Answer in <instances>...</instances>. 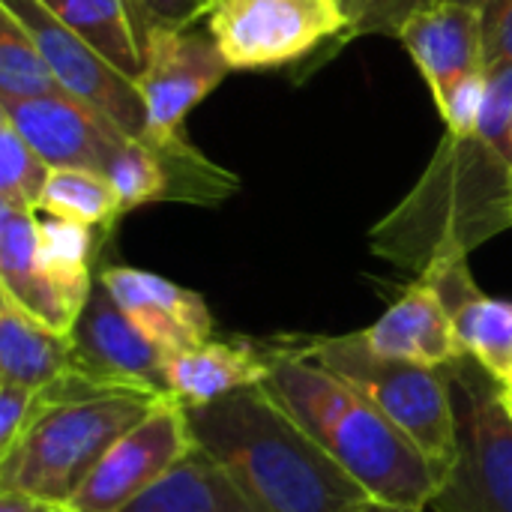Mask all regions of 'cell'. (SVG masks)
Masks as SVG:
<instances>
[{
  "mask_svg": "<svg viewBox=\"0 0 512 512\" xmlns=\"http://www.w3.org/2000/svg\"><path fill=\"white\" fill-rule=\"evenodd\" d=\"M486 72L480 132L444 135L420 183L372 228L375 255L423 273L512 228V66Z\"/></svg>",
  "mask_w": 512,
  "mask_h": 512,
  "instance_id": "obj_1",
  "label": "cell"
},
{
  "mask_svg": "<svg viewBox=\"0 0 512 512\" xmlns=\"http://www.w3.org/2000/svg\"><path fill=\"white\" fill-rule=\"evenodd\" d=\"M42 411L39 393L18 387V384H3L0 381V456H6L24 429L33 423V417Z\"/></svg>",
  "mask_w": 512,
  "mask_h": 512,
  "instance_id": "obj_28",
  "label": "cell"
},
{
  "mask_svg": "<svg viewBox=\"0 0 512 512\" xmlns=\"http://www.w3.org/2000/svg\"><path fill=\"white\" fill-rule=\"evenodd\" d=\"M501 384V396H504V405L510 408V414H512V372L504 378V381H498Z\"/></svg>",
  "mask_w": 512,
  "mask_h": 512,
  "instance_id": "obj_33",
  "label": "cell"
},
{
  "mask_svg": "<svg viewBox=\"0 0 512 512\" xmlns=\"http://www.w3.org/2000/svg\"><path fill=\"white\" fill-rule=\"evenodd\" d=\"M75 369L99 384L144 390L168 396V363L171 357L111 300L96 276V285L72 327Z\"/></svg>",
  "mask_w": 512,
  "mask_h": 512,
  "instance_id": "obj_11",
  "label": "cell"
},
{
  "mask_svg": "<svg viewBox=\"0 0 512 512\" xmlns=\"http://www.w3.org/2000/svg\"><path fill=\"white\" fill-rule=\"evenodd\" d=\"M483 48L486 69L512 66V0H483Z\"/></svg>",
  "mask_w": 512,
  "mask_h": 512,
  "instance_id": "obj_29",
  "label": "cell"
},
{
  "mask_svg": "<svg viewBox=\"0 0 512 512\" xmlns=\"http://www.w3.org/2000/svg\"><path fill=\"white\" fill-rule=\"evenodd\" d=\"M57 512H66V510H57Z\"/></svg>",
  "mask_w": 512,
  "mask_h": 512,
  "instance_id": "obj_38",
  "label": "cell"
},
{
  "mask_svg": "<svg viewBox=\"0 0 512 512\" xmlns=\"http://www.w3.org/2000/svg\"><path fill=\"white\" fill-rule=\"evenodd\" d=\"M99 282L168 357L213 339V315L201 294L135 267H105Z\"/></svg>",
  "mask_w": 512,
  "mask_h": 512,
  "instance_id": "obj_14",
  "label": "cell"
},
{
  "mask_svg": "<svg viewBox=\"0 0 512 512\" xmlns=\"http://www.w3.org/2000/svg\"><path fill=\"white\" fill-rule=\"evenodd\" d=\"M165 399L144 390H108L42 405L18 444L0 456V489L63 510L102 456Z\"/></svg>",
  "mask_w": 512,
  "mask_h": 512,
  "instance_id": "obj_4",
  "label": "cell"
},
{
  "mask_svg": "<svg viewBox=\"0 0 512 512\" xmlns=\"http://www.w3.org/2000/svg\"><path fill=\"white\" fill-rule=\"evenodd\" d=\"M510 147H512V126H510Z\"/></svg>",
  "mask_w": 512,
  "mask_h": 512,
  "instance_id": "obj_36",
  "label": "cell"
},
{
  "mask_svg": "<svg viewBox=\"0 0 512 512\" xmlns=\"http://www.w3.org/2000/svg\"><path fill=\"white\" fill-rule=\"evenodd\" d=\"M33 512H57V507H51V504H39Z\"/></svg>",
  "mask_w": 512,
  "mask_h": 512,
  "instance_id": "obj_34",
  "label": "cell"
},
{
  "mask_svg": "<svg viewBox=\"0 0 512 512\" xmlns=\"http://www.w3.org/2000/svg\"><path fill=\"white\" fill-rule=\"evenodd\" d=\"M222 474V471H219ZM222 498H225V510L228 512H261L258 507H252L231 483H228V477L222 474Z\"/></svg>",
  "mask_w": 512,
  "mask_h": 512,
  "instance_id": "obj_31",
  "label": "cell"
},
{
  "mask_svg": "<svg viewBox=\"0 0 512 512\" xmlns=\"http://www.w3.org/2000/svg\"><path fill=\"white\" fill-rule=\"evenodd\" d=\"M444 372L456 414V462L429 510L512 512V414L501 384L468 354Z\"/></svg>",
  "mask_w": 512,
  "mask_h": 512,
  "instance_id": "obj_6",
  "label": "cell"
},
{
  "mask_svg": "<svg viewBox=\"0 0 512 512\" xmlns=\"http://www.w3.org/2000/svg\"><path fill=\"white\" fill-rule=\"evenodd\" d=\"M204 27L231 72H258L345 39L348 15L339 0H210Z\"/></svg>",
  "mask_w": 512,
  "mask_h": 512,
  "instance_id": "obj_8",
  "label": "cell"
},
{
  "mask_svg": "<svg viewBox=\"0 0 512 512\" xmlns=\"http://www.w3.org/2000/svg\"><path fill=\"white\" fill-rule=\"evenodd\" d=\"M36 213L72 219L102 234H111V228L123 216V207L105 174L84 168H54L42 189Z\"/></svg>",
  "mask_w": 512,
  "mask_h": 512,
  "instance_id": "obj_21",
  "label": "cell"
},
{
  "mask_svg": "<svg viewBox=\"0 0 512 512\" xmlns=\"http://www.w3.org/2000/svg\"><path fill=\"white\" fill-rule=\"evenodd\" d=\"M195 450L186 408L174 399L159 402L132 426L69 498L66 512H123L168 477Z\"/></svg>",
  "mask_w": 512,
  "mask_h": 512,
  "instance_id": "obj_9",
  "label": "cell"
},
{
  "mask_svg": "<svg viewBox=\"0 0 512 512\" xmlns=\"http://www.w3.org/2000/svg\"><path fill=\"white\" fill-rule=\"evenodd\" d=\"M75 369L72 336L57 333L0 291V381L45 390Z\"/></svg>",
  "mask_w": 512,
  "mask_h": 512,
  "instance_id": "obj_18",
  "label": "cell"
},
{
  "mask_svg": "<svg viewBox=\"0 0 512 512\" xmlns=\"http://www.w3.org/2000/svg\"><path fill=\"white\" fill-rule=\"evenodd\" d=\"M66 90L54 78L36 39L27 27L0 6V102L63 96Z\"/></svg>",
  "mask_w": 512,
  "mask_h": 512,
  "instance_id": "obj_23",
  "label": "cell"
},
{
  "mask_svg": "<svg viewBox=\"0 0 512 512\" xmlns=\"http://www.w3.org/2000/svg\"><path fill=\"white\" fill-rule=\"evenodd\" d=\"M462 3H477V6H480V3H483V0H462Z\"/></svg>",
  "mask_w": 512,
  "mask_h": 512,
  "instance_id": "obj_35",
  "label": "cell"
},
{
  "mask_svg": "<svg viewBox=\"0 0 512 512\" xmlns=\"http://www.w3.org/2000/svg\"><path fill=\"white\" fill-rule=\"evenodd\" d=\"M354 512H426V510H411V507H396V504H384V501H375V498H369V501H363L360 507Z\"/></svg>",
  "mask_w": 512,
  "mask_h": 512,
  "instance_id": "obj_32",
  "label": "cell"
},
{
  "mask_svg": "<svg viewBox=\"0 0 512 512\" xmlns=\"http://www.w3.org/2000/svg\"><path fill=\"white\" fill-rule=\"evenodd\" d=\"M231 72L213 36L195 27L150 24L144 33V69L138 93L147 114V144L162 159L189 156L198 147L186 138V114L204 102Z\"/></svg>",
  "mask_w": 512,
  "mask_h": 512,
  "instance_id": "obj_7",
  "label": "cell"
},
{
  "mask_svg": "<svg viewBox=\"0 0 512 512\" xmlns=\"http://www.w3.org/2000/svg\"><path fill=\"white\" fill-rule=\"evenodd\" d=\"M399 39L426 78L435 105L465 78L486 72L483 12L477 3L432 0L408 18Z\"/></svg>",
  "mask_w": 512,
  "mask_h": 512,
  "instance_id": "obj_13",
  "label": "cell"
},
{
  "mask_svg": "<svg viewBox=\"0 0 512 512\" xmlns=\"http://www.w3.org/2000/svg\"><path fill=\"white\" fill-rule=\"evenodd\" d=\"M348 15V33L345 39L357 36H396L408 24L411 15H417L432 0H339Z\"/></svg>",
  "mask_w": 512,
  "mask_h": 512,
  "instance_id": "obj_27",
  "label": "cell"
},
{
  "mask_svg": "<svg viewBox=\"0 0 512 512\" xmlns=\"http://www.w3.org/2000/svg\"><path fill=\"white\" fill-rule=\"evenodd\" d=\"M102 174L117 192L123 213L144 207V204H156V201H174V186H171V174L165 162L159 159V153H153L147 144L135 138H126L111 153Z\"/></svg>",
  "mask_w": 512,
  "mask_h": 512,
  "instance_id": "obj_25",
  "label": "cell"
},
{
  "mask_svg": "<svg viewBox=\"0 0 512 512\" xmlns=\"http://www.w3.org/2000/svg\"><path fill=\"white\" fill-rule=\"evenodd\" d=\"M426 512H438V510H426Z\"/></svg>",
  "mask_w": 512,
  "mask_h": 512,
  "instance_id": "obj_37",
  "label": "cell"
},
{
  "mask_svg": "<svg viewBox=\"0 0 512 512\" xmlns=\"http://www.w3.org/2000/svg\"><path fill=\"white\" fill-rule=\"evenodd\" d=\"M273 369V345L252 339H207L168 363V393L183 408H204L240 390L261 387Z\"/></svg>",
  "mask_w": 512,
  "mask_h": 512,
  "instance_id": "obj_16",
  "label": "cell"
},
{
  "mask_svg": "<svg viewBox=\"0 0 512 512\" xmlns=\"http://www.w3.org/2000/svg\"><path fill=\"white\" fill-rule=\"evenodd\" d=\"M57 21L138 84L147 24L132 0H39Z\"/></svg>",
  "mask_w": 512,
  "mask_h": 512,
  "instance_id": "obj_19",
  "label": "cell"
},
{
  "mask_svg": "<svg viewBox=\"0 0 512 512\" xmlns=\"http://www.w3.org/2000/svg\"><path fill=\"white\" fill-rule=\"evenodd\" d=\"M462 351L474 357L495 381L512 372V303L483 291L453 312Z\"/></svg>",
  "mask_w": 512,
  "mask_h": 512,
  "instance_id": "obj_22",
  "label": "cell"
},
{
  "mask_svg": "<svg viewBox=\"0 0 512 512\" xmlns=\"http://www.w3.org/2000/svg\"><path fill=\"white\" fill-rule=\"evenodd\" d=\"M123 512H228L219 468L195 447L168 477Z\"/></svg>",
  "mask_w": 512,
  "mask_h": 512,
  "instance_id": "obj_24",
  "label": "cell"
},
{
  "mask_svg": "<svg viewBox=\"0 0 512 512\" xmlns=\"http://www.w3.org/2000/svg\"><path fill=\"white\" fill-rule=\"evenodd\" d=\"M195 447L261 512H354L369 495L261 390L186 408Z\"/></svg>",
  "mask_w": 512,
  "mask_h": 512,
  "instance_id": "obj_2",
  "label": "cell"
},
{
  "mask_svg": "<svg viewBox=\"0 0 512 512\" xmlns=\"http://www.w3.org/2000/svg\"><path fill=\"white\" fill-rule=\"evenodd\" d=\"M363 339L387 360L426 369H444L465 354L447 303L423 276L372 327L363 330Z\"/></svg>",
  "mask_w": 512,
  "mask_h": 512,
  "instance_id": "obj_15",
  "label": "cell"
},
{
  "mask_svg": "<svg viewBox=\"0 0 512 512\" xmlns=\"http://www.w3.org/2000/svg\"><path fill=\"white\" fill-rule=\"evenodd\" d=\"M0 291L57 333H72L78 321V315L39 273L36 210L6 201H0Z\"/></svg>",
  "mask_w": 512,
  "mask_h": 512,
  "instance_id": "obj_17",
  "label": "cell"
},
{
  "mask_svg": "<svg viewBox=\"0 0 512 512\" xmlns=\"http://www.w3.org/2000/svg\"><path fill=\"white\" fill-rule=\"evenodd\" d=\"M144 18V24L162 27H192L207 15L210 0H132Z\"/></svg>",
  "mask_w": 512,
  "mask_h": 512,
  "instance_id": "obj_30",
  "label": "cell"
},
{
  "mask_svg": "<svg viewBox=\"0 0 512 512\" xmlns=\"http://www.w3.org/2000/svg\"><path fill=\"white\" fill-rule=\"evenodd\" d=\"M261 390L375 501L429 510L441 477L417 444L399 432L357 387L303 357L291 339L273 345Z\"/></svg>",
  "mask_w": 512,
  "mask_h": 512,
  "instance_id": "obj_3",
  "label": "cell"
},
{
  "mask_svg": "<svg viewBox=\"0 0 512 512\" xmlns=\"http://www.w3.org/2000/svg\"><path fill=\"white\" fill-rule=\"evenodd\" d=\"M0 6L27 27L54 78L69 96L108 117L123 135L144 141L147 114L135 81H129L81 36L57 21L39 0H0Z\"/></svg>",
  "mask_w": 512,
  "mask_h": 512,
  "instance_id": "obj_10",
  "label": "cell"
},
{
  "mask_svg": "<svg viewBox=\"0 0 512 512\" xmlns=\"http://www.w3.org/2000/svg\"><path fill=\"white\" fill-rule=\"evenodd\" d=\"M0 114L51 168H84L102 174L111 153L129 138L108 117L69 93L0 102Z\"/></svg>",
  "mask_w": 512,
  "mask_h": 512,
  "instance_id": "obj_12",
  "label": "cell"
},
{
  "mask_svg": "<svg viewBox=\"0 0 512 512\" xmlns=\"http://www.w3.org/2000/svg\"><path fill=\"white\" fill-rule=\"evenodd\" d=\"M51 171L54 168L0 114V201L36 210Z\"/></svg>",
  "mask_w": 512,
  "mask_h": 512,
  "instance_id": "obj_26",
  "label": "cell"
},
{
  "mask_svg": "<svg viewBox=\"0 0 512 512\" xmlns=\"http://www.w3.org/2000/svg\"><path fill=\"white\" fill-rule=\"evenodd\" d=\"M36 219H39V273L63 297V303L75 315H81L96 285L93 261L105 234L90 225L48 216V213H36Z\"/></svg>",
  "mask_w": 512,
  "mask_h": 512,
  "instance_id": "obj_20",
  "label": "cell"
},
{
  "mask_svg": "<svg viewBox=\"0 0 512 512\" xmlns=\"http://www.w3.org/2000/svg\"><path fill=\"white\" fill-rule=\"evenodd\" d=\"M291 345L357 387L432 462L441 486L456 462V414L444 369H426L375 354L363 333L291 339Z\"/></svg>",
  "mask_w": 512,
  "mask_h": 512,
  "instance_id": "obj_5",
  "label": "cell"
}]
</instances>
